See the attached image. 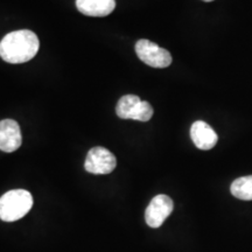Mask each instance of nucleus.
<instances>
[{"instance_id":"obj_1","label":"nucleus","mask_w":252,"mask_h":252,"mask_svg":"<svg viewBox=\"0 0 252 252\" xmlns=\"http://www.w3.org/2000/svg\"><path fill=\"white\" fill-rule=\"evenodd\" d=\"M36 34L28 30L11 32L0 41V58L5 62L18 64L32 60L39 52Z\"/></svg>"},{"instance_id":"obj_2","label":"nucleus","mask_w":252,"mask_h":252,"mask_svg":"<svg viewBox=\"0 0 252 252\" xmlns=\"http://www.w3.org/2000/svg\"><path fill=\"white\" fill-rule=\"evenodd\" d=\"M33 207V197L25 189H14L0 197V220L14 222L26 215Z\"/></svg>"},{"instance_id":"obj_3","label":"nucleus","mask_w":252,"mask_h":252,"mask_svg":"<svg viewBox=\"0 0 252 252\" xmlns=\"http://www.w3.org/2000/svg\"><path fill=\"white\" fill-rule=\"evenodd\" d=\"M153 108L149 102L141 100L135 94H125L118 100L116 113L122 119L149 122L153 116Z\"/></svg>"},{"instance_id":"obj_4","label":"nucleus","mask_w":252,"mask_h":252,"mask_svg":"<svg viewBox=\"0 0 252 252\" xmlns=\"http://www.w3.org/2000/svg\"><path fill=\"white\" fill-rule=\"evenodd\" d=\"M135 53L145 64L153 68H167L172 63L168 50L161 48L149 40H139L135 43Z\"/></svg>"},{"instance_id":"obj_5","label":"nucleus","mask_w":252,"mask_h":252,"mask_svg":"<svg viewBox=\"0 0 252 252\" xmlns=\"http://www.w3.org/2000/svg\"><path fill=\"white\" fill-rule=\"evenodd\" d=\"M117 166L116 157L104 147L97 146L88 152L84 162V168L87 172L96 175L110 174Z\"/></svg>"},{"instance_id":"obj_6","label":"nucleus","mask_w":252,"mask_h":252,"mask_svg":"<svg viewBox=\"0 0 252 252\" xmlns=\"http://www.w3.org/2000/svg\"><path fill=\"white\" fill-rule=\"evenodd\" d=\"M174 209L172 198L165 194L157 195L152 198L145 212V220L151 228H159Z\"/></svg>"},{"instance_id":"obj_7","label":"nucleus","mask_w":252,"mask_h":252,"mask_svg":"<svg viewBox=\"0 0 252 252\" xmlns=\"http://www.w3.org/2000/svg\"><path fill=\"white\" fill-rule=\"evenodd\" d=\"M20 126L13 119H4L0 122V151L12 153L21 146Z\"/></svg>"},{"instance_id":"obj_8","label":"nucleus","mask_w":252,"mask_h":252,"mask_svg":"<svg viewBox=\"0 0 252 252\" xmlns=\"http://www.w3.org/2000/svg\"><path fill=\"white\" fill-rule=\"evenodd\" d=\"M190 137L195 146L203 151L212 150L219 140V137H217L216 132L213 130V127H210L207 123L202 121L195 122L191 125Z\"/></svg>"},{"instance_id":"obj_9","label":"nucleus","mask_w":252,"mask_h":252,"mask_svg":"<svg viewBox=\"0 0 252 252\" xmlns=\"http://www.w3.org/2000/svg\"><path fill=\"white\" fill-rule=\"evenodd\" d=\"M76 7L88 17H106L116 8V0H76Z\"/></svg>"},{"instance_id":"obj_10","label":"nucleus","mask_w":252,"mask_h":252,"mask_svg":"<svg viewBox=\"0 0 252 252\" xmlns=\"http://www.w3.org/2000/svg\"><path fill=\"white\" fill-rule=\"evenodd\" d=\"M231 194L243 201H252V175L236 179L230 187Z\"/></svg>"},{"instance_id":"obj_11","label":"nucleus","mask_w":252,"mask_h":252,"mask_svg":"<svg viewBox=\"0 0 252 252\" xmlns=\"http://www.w3.org/2000/svg\"><path fill=\"white\" fill-rule=\"evenodd\" d=\"M203 1H206V2H210V1H213V0H203Z\"/></svg>"}]
</instances>
